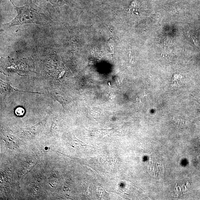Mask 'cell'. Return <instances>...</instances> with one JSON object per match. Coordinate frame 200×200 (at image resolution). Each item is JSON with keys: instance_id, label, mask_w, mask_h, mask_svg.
<instances>
[{"instance_id": "6da1fadb", "label": "cell", "mask_w": 200, "mask_h": 200, "mask_svg": "<svg viewBox=\"0 0 200 200\" xmlns=\"http://www.w3.org/2000/svg\"><path fill=\"white\" fill-rule=\"evenodd\" d=\"M17 13L16 17L10 22L4 24L3 29L9 28L16 25L26 24H35L47 26L50 24L48 18L42 12L40 9L34 4H28L22 7L15 6L10 0Z\"/></svg>"}, {"instance_id": "7a4b0ae2", "label": "cell", "mask_w": 200, "mask_h": 200, "mask_svg": "<svg viewBox=\"0 0 200 200\" xmlns=\"http://www.w3.org/2000/svg\"><path fill=\"white\" fill-rule=\"evenodd\" d=\"M1 83V94L5 96L7 94L12 92H24L27 93H38V94H41L40 92H27L25 91H20L18 89L16 88L12 87L11 86V83L10 82H5L3 81L2 80H0Z\"/></svg>"}, {"instance_id": "3957f363", "label": "cell", "mask_w": 200, "mask_h": 200, "mask_svg": "<svg viewBox=\"0 0 200 200\" xmlns=\"http://www.w3.org/2000/svg\"><path fill=\"white\" fill-rule=\"evenodd\" d=\"M140 11V6L137 1H133L130 5L129 13L131 16L138 15Z\"/></svg>"}, {"instance_id": "277c9868", "label": "cell", "mask_w": 200, "mask_h": 200, "mask_svg": "<svg viewBox=\"0 0 200 200\" xmlns=\"http://www.w3.org/2000/svg\"><path fill=\"white\" fill-rule=\"evenodd\" d=\"M54 6L60 7L67 4L66 0H47Z\"/></svg>"}, {"instance_id": "5b68a950", "label": "cell", "mask_w": 200, "mask_h": 200, "mask_svg": "<svg viewBox=\"0 0 200 200\" xmlns=\"http://www.w3.org/2000/svg\"><path fill=\"white\" fill-rule=\"evenodd\" d=\"M112 129H100L96 130L95 131H92L95 135H102L104 136L105 135L108 133H109L110 131H111Z\"/></svg>"}, {"instance_id": "8992f818", "label": "cell", "mask_w": 200, "mask_h": 200, "mask_svg": "<svg viewBox=\"0 0 200 200\" xmlns=\"http://www.w3.org/2000/svg\"><path fill=\"white\" fill-rule=\"evenodd\" d=\"M107 47L110 52L111 53V54L113 53L115 50V44L114 43L112 40L110 39L108 41L107 44Z\"/></svg>"}, {"instance_id": "52a82bcc", "label": "cell", "mask_w": 200, "mask_h": 200, "mask_svg": "<svg viewBox=\"0 0 200 200\" xmlns=\"http://www.w3.org/2000/svg\"><path fill=\"white\" fill-rule=\"evenodd\" d=\"M15 113L18 116H22L25 113V110L23 108L18 107L15 110Z\"/></svg>"}]
</instances>
